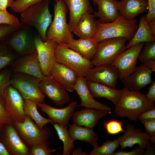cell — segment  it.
Returning a JSON list of instances; mask_svg holds the SVG:
<instances>
[{"label": "cell", "mask_w": 155, "mask_h": 155, "mask_svg": "<svg viewBox=\"0 0 155 155\" xmlns=\"http://www.w3.org/2000/svg\"><path fill=\"white\" fill-rule=\"evenodd\" d=\"M123 121H119L115 119L109 120L104 121L103 125L106 132L111 135L116 134L120 132L124 133L126 131L122 128Z\"/></svg>", "instance_id": "cell-37"}, {"label": "cell", "mask_w": 155, "mask_h": 155, "mask_svg": "<svg viewBox=\"0 0 155 155\" xmlns=\"http://www.w3.org/2000/svg\"><path fill=\"white\" fill-rule=\"evenodd\" d=\"M144 44L140 43L126 49L111 63L117 69L120 79L129 75L136 67L137 60Z\"/></svg>", "instance_id": "cell-12"}, {"label": "cell", "mask_w": 155, "mask_h": 155, "mask_svg": "<svg viewBox=\"0 0 155 155\" xmlns=\"http://www.w3.org/2000/svg\"><path fill=\"white\" fill-rule=\"evenodd\" d=\"M32 27L23 24L4 40L9 49L18 58L36 52Z\"/></svg>", "instance_id": "cell-5"}, {"label": "cell", "mask_w": 155, "mask_h": 155, "mask_svg": "<svg viewBox=\"0 0 155 155\" xmlns=\"http://www.w3.org/2000/svg\"><path fill=\"white\" fill-rule=\"evenodd\" d=\"M37 106L46 114L52 124L57 123L63 125H67L72 117L77 105L75 101H72L66 107L58 108L51 106L44 103H36Z\"/></svg>", "instance_id": "cell-18"}, {"label": "cell", "mask_w": 155, "mask_h": 155, "mask_svg": "<svg viewBox=\"0 0 155 155\" xmlns=\"http://www.w3.org/2000/svg\"><path fill=\"white\" fill-rule=\"evenodd\" d=\"M49 1H42L35 4L20 13L21 22L34 27L42 40H46V33L52 23V15L49 9Z\"/></svg>", "instance_id": "cell-2"}, {"label": "cell", "mask_w": 155, "mask_h": 155, "mask_svg": "<svg viewBox=\"0 0 155 155\" xmlns=\"http://www.w3.org/2000/svg\"><path fill=\"white\" fill-rule=\"evenodd\" d=\"M143 16L140 18L137 29L133 37L125 46L126 49L138 43L155 41V38L152 35L145 18Z\"/></svg>", "instance_id": "cell-30"}, {"label": "cell", "mask_w": 155, "mask_h": 155, "mask_svg": "<svg viewBox=\"0 0 155 155\" xmlns=\"http://www.w3.org/2000/svg\"><path fill=\"white\" fill-rule=\"evenodd\" d=\"M93 1L94 2V4L95 5L96 4V0H93Z\"/></svg>", "instance_id": "cell-54"}, {"label": "cell", "mask_w": 155, "mask_h": 155, "mask_svg": "<svg viewBox=\"0 0 155 155\" xmlns=\"http://www.w3.org/2000/svg\"><path fill=\"white\" fill-rule=\"evenodd\" d=\"M148 92L145 95L148 101L153 103L155 100V81H152L148 88Z\"/></svg>", "instance_id": "cell-47"}, {"label": "cell", "mask_w": 155, "mask_h": 155, "mask_svg": "<svg viewBox=\"0 0 155 155\" xmlns=\"http://www.w3.org/2000/svg\"><path fill=\"white\" fill-rule=\"evenodd\" d=\"M145 152L144 149L136 147L130 151L126 152L122 150H119L114 152L112 155H142L144 154Z\"/></svg>", "instance_id": "cell-45"}, {"label": "cell", "mask_w": 155, "mask_h": 155, "mask_svg": "<svg viewBox=\"0 0 155 155\" xmlns=\"http://www.w3.org/2000/svg\"><path fill=\"white\" fill-rule=\"evenodd\" d=\"M69 11V30L72 32L78 22L84 14H91L93 10L89 0H64Z\"/></svg>", "instance_id": "cell-23"}, {"label": "cell", "mask_w": 155, "mask_h": 155, "mask_svg": "<svg viewBox=\"0 0 155 155\" xmlns=\"http://www.w3.org/2000/svg\"><path fill=\"white\" fill-rule=\"evenodd\" d=\"M39 86L44 95L58 106H62L70 100L69 94L49 75L40 80Z\"/></svg>", "instance_id": "cell-16"}, {"label": "cell", "mask_w": 155, "mask_h": 155, "mask_svg": "<svg viewBox=\"0 0 155 155\" xmlns=\"http://www.w3.org/2000/svg\"><path fill=\"white\" fill-rule=\"evenodd\" d=\"M40 79L21 73H12L10 84L19 92L24 99L44 103L45 95L39 86Z\"/></svg>", "instance_id": "cell-9"}, {"label": "cell", "mask_w": 155, "mask_h": 155, "mask_svg": "<svg viewBox=\"0 0 155 155\" xmlns=\"http://www.w3.org/2000/svg\"><path fill=\"white\" fill-rule=\"evenodd\" d=\"M128 39L122 37L103 40L98 43L97 51L91 62L94 67L110 64L126 49Z\"/></svg>", "instance_id": "cell-6"}, {"label": "cell", "mask_w": 155, "mask_h": 155, "mask_svg": "<svg viewBox=\"0 0 155 155\" xmlns=\"http://www.w3.org/2000/svg\"><path fill=\"white\" fill-rule=\"evenodd\" d=\"M8 67L12 73H24L40 80L44 76L37 52L18 58Z\"/></svg>", "instance_id": "cell-15"}, {"label": "cell", "mask_w": 155, "mask_h": 155, "mask_svg": "<svg viewBox=\"0 0 155 155\" xmlns=\"http://www.w3.org/2000/svg\"><path fill=\"white\" fill-rule=\"evenodd\" d=\"M49 75L65 90L71 92L74 90L78 76L71 69L55 62L50 69Z\"/></svg>", "instance_id": "cell-17"}, {"label": "cell", "mask_w": 155, "mask_h": 155, "mask_svg": "<svg viewBox=\"0 0 155 155\" xmlns=\"http://www.w3.org/2000/svg\"><path fill=\"white\" fill-rule=\"evenodd\" d=\"M121 91V97L114 109L115 114L120 117L136 122L141 113L155 107L140 91H131L126 87Z\"/></svg>", "instance_id": "cell-1"}, {"label": "cell", "mask_w": 155, "mask_h": 155, "mask_svg": "<svg viewBox=\"0 0 155 155\" xmlns=\"http://www.w3.org/2000/svg\"><path fill=\"white\" fill-rule=\"evenodd\" d=\"M0 24H5L13 26H18L23 24L18 18L9 13L7 10H0Z\"/></svg>", "instance_id": "cell-39"}, {"label": "cell", "mask_w": 155, "mask_h": 155, "mask_svg": "<svg viewBox=\"0 0 155 155\" xmlns=\"http://www.w3.org/2000/svg\"><path fill=\"white\" fill-rule=\"evenodd\" d=\"M108 111L106 110L86 108L74 112L72 117L73 123L93 129L98 122L106 116Z\"/></svg>", "instance_id": "cell-21"}, {"label": "cell", "mask_w": 155, "mask_h": 155, "mask_svg": "<svg viewBox=\"0 0 155 155\" xmlns=\"http://www.w3.org/2000/svg\"><path fill=\"white\" fill-rule=\"evenodd\" d=\"M0 142L10 155H29V148L21 140L13 124L5 125L0 129Z\"/></svg>", "instance_id": "cell-11"}, {"label": "cell", "mask_w": 155, "mask_h": 155, "mask_svg": "<svg viewBox=\"0 0 155 155\" xmlns=\"http://www.w3.org/2000/svg\"><path fill=\"white\" fill-rule=\"evenodd\" d=\"M148 11L145 16L147 23L155 18V0H147Z\"/></svg>", "instance_id": "cell-44"}, {"label": "cell", "mask_w": 155, "mask_h": 155, "mask_svg": "<svg viewBox=\"0 0 155 155\" xmlns=\"http://www.w3.org/2000/svg\"><path fill=\"white\" fill-rule=\"evenodd\" d=\"M119 77L117 69L111 64L90 68L84 77L87 81L113 88L115 87Z\"/></svg>", "instance_id": "cell-14"}, {"label": "cell", "mask_w": 155, "mask_h": 155, "mask_svg": "<svg viewBox=\"0 0 155 155\" xmlns=\"http://www.w3.org/2000/svg\"><path fill=\"white\" fill-rule=\"evenodd\" d=\"M34 42L42 74L44 76L49 75L50 69L55 62L54 52L58 44L51 39L43 41L38 34L35 35Z\"/></svg>", "instance_id": "cell-13"}, {"label": "cell", "mask_w": 155, "mask_h": 155, "mask_svg": "<svg viewBox=\"0 0 155 155\" xmlns=\"http://www.w3.org/2000/svg\"><path fill=\"white\" fill-rule=\"evenodd\" d=\"M150 144L149 143L146 150L145 151L144 154V155H155V152L154 149L155 148V145H153L150 146Z\"/></svg>", "instance_id": "cell-52"}, {"label": "cell", "mask_w": 155, "mask_h": 155, "mask_svg": "<svg viewBox=\"0 0 155 155\" xmlns=\"http://www.w3.org/2000/svg\"><path fill=\"white\" fill-rule=\"evenodd\" d=\"M118 140H107L100 146L94 148L88 155H112L119 146Z\"/></svg>", "instance_id": "cell-34"}, {"label": "cell", "mask_w": 155, "mask_h": 155, "mask_svg": "<svg viewBox=\"0 0 155 155\" xmlns=\"http://www.w3.org/2000/svg\"><path fill=\"white\" fill-rule=\"evenodd\" d=\"M68 132L72 140L74 142L79 140L92 145L93 148L97 146L98 136L93 129L69 124Z\"/></svg>", "instance_id": "cell-29"}, {"label": "cell", "mask_w": 155, "mask_h": 155, "mask_svg": "<svg viewBox=\"0 0 155 155\" xmlns=\"http://www.w3.org/2000/svg\"><path fill=\"white\" fill-rule=\"evenodd\" d=\"M59 138L63 143V151L62 155H70L74 148V142L71 139L67 129V125H63L55 123L52 124Z\"/></svg>", "instance_id": "cell-32"}, {"label": "cell", "mask_w": 155, "mask_h": 155, "mask_svg": "<svg viewBox=\"0 0 155 155\" xmlns=\"http://www.w3.org/2000/svg\"><path fill=\"white\" fill-rule=\"evenodd\" d=\"M137 22L136 19L126 20L119 13L118 18L113 22L102 24L97 21L98 31L93 39L98 44L104 39L118 37L126 38L129 42L137 29Z\"/></svg>", "instance_id": "cell-4"}, {"label": "cell", "mask_w": 155, "mask_h": 155, "mask_svg": "<svg viewBox=\"0 0 155 155\" xmlns=\"http://www.w3.org/2000/svg\"><path fill=\"white\" fill-rule=\"evenodd\" d=\"M152 72L143 65L136 67L128 76L121 80L125 87L130 90L140 91L152 82L151 79Z\"/></svg>", "instance_id": "cell-19"}, {"label": "cell", "mask_w": 155, "mask_h": 155, "mask_svg": "<svg viewBox=\"0 0 155 155\" xmlns=\"http://www.w3.org/2000/svg\"><path fill=\"white\" fill-rule=\"evenodd\" d=\"M67 8L64 0H56L54 5V17L46 33V39L53 40L58 44L66 45L73 39L67 22Z\"/></svg>", "instance_id": "cell-3"}, {"label": "cell", "mask_w": 155, "mask_h": 155, "mask_svg": "<svg viewBox=\"0 0 155 155\" xmlns=\"http://www.w3.org/2000/svg\"><path fill=\"white\" fill-rule=\"evenodd\" d=\"M0 155H10L4 146L0 142Z\"/></svg>", "instance_id": "cell-53"}, {"label": "cell", "mask_w": 155, "mask_h": 155, "mask_svg": "<svg viewBox=\"0 0 155 155\" xmlns=\"http://www.w3.org/2000/svg\"><path fill=\"white\" fill-rule=\"evenodd\" d=\"M57 149L44 144H38L29 147V155H51Z\"/></svg>", "instance_id": "cell-38"}, {"label": "cell", "mask_w": 155, "mask_h": 155, "mask_svg": "<svg viewBox=\"0 0 155 155\" xmlns=\"http://www.w3.org/2000/svg\"><path fill=\"white\" fill-rule=\"evenodd\" d=\"M97 31V21L94 15L85 13L80 18L72 32L80 38L93 39Z\"/></svg>", "instance_id": "cell-25"}, {"label": "cell", "mask_w": 155, "mask_h": 155, "mask_svg": "<svg viewBox=\"0 0 155 155\" xmlns=\"http://www.w3.org/2000/svg\"><path fill=\"white\" fill-rule=\"evenodd\" d=\"M13 1V0H0V10H7V8L10 7Z\"/></svg>", "instance_id": "cell-48"}, {"label": "cell", "mask_w": 155, "mask_h": 155, "mask_svg": "<svg viewBox=\"0 0 155 155\" xmlns=\"http://www.w3.org/2000/svg\"><path fill=\"white\" fill-rule=\"evenodd\" d=\"M126 132L117 139L122 149L126 147H132L135 144L142 149H146L150 143V137L145 133H143L140 128L136 129L133 125L128 124Z\"/></svg>", "instance_id": "cell-20"}, {"label": "cell", "mask_w": 155, "mask_h": 155, "mask_svg": "<svg viewBox=\"0 0 155 155\" xmlns=\"http://www.w3.org/2000/svg\"><path fill=\"white\" fill-rule=\"evenodd\" d=\"M12 74L8 67L0 71V96H3L5 88L10 84Z\"/></svg>", "instance_id": "cell-40"}, {"label": "cell", "mask_w": 155, "mask_h": 155, "mask_svg": "<svg viewBox=\"0 0 155 155\" xmlns=\"http://www.w3.org/2000/svg\"><path fill=\"white\" fill-rule=\"evenodd\" d=\"M23 108L25 115L29 116L34 120L41 129H42L47 123H51L50 120L44 117L39 113L36 103L34 101L24 99Z\"/></svg>", "instance_id": "cell-31"}, {"label": "cell", "mask_w": 155, "mask_h": 155, "mask_svg": "<svg viewBox=\"0 0 155 155\" xmlns=\"http://www.w3.org/2000/svg\"><path fill=\"white\" fill-rule=\"evenodd\" d=\"M147 24L152 36L155 38V18L149 21Z\"/></svg>", "instance_id": "cell-50"}, {"label": "cell", "mask_w": 155, "mask_h": 155, "mask_svg": "<svg viewBox=\"0 0 155 155\" xmlns=\"http://www.w3.org/2000/svg\"><path fill=\"white\" fill-rule=\"evenodd\" d=\"M138 59L142 63L150 59L155 60V42H145Z\"/></svg>", "instance_id": "cell-35"}, {"label": "cell", "mask_w": 155, "mask_h": 155, "mask_svg": "<svg viewBox=\"0 0 155 155\" xmlns=\"http://www.w3.org/2000/svg\"><path fill=\"white\" fill-rule=\"evenodd\" d=\"M87 81L84 77L78 76L76 85L74 87L75 90L79 96L81 100L80 104L76 107L84 106L86 108L97 110H106L109 111L111 108L108 106L96 100L90 92L86 84Z\"/></svg>", "instance_id": "cell-22"}, {"label": "cell", "mask_w": 155, "mask_h": 155, "mask_svg": "<svg viewBox=\"0 0 155 155\" xmlns=\"http://www.w3.org/2000/svg\"><path fill=\"white\" fill-rule=\"evenodd\" d=\"M71 153L72 155H88V154L87 152H83L81 148L73 149Z\"/></svg>", "instance_id": "cell-51"}, {"label": "cell", "mask_w": 155, "mask_h": 155, "mask_svg": "<svg viewBox=\"0 0 155 155\" xmlns=\"http://www.w3.org/2000/svg\"><path fill=\"white\" fill-rule=\"evenodd\" d=\"M5 108L14 122L24 121L25 115L23 108L24 99L19 92L10 84L3 94Z\"/></svg>", "instance_id": "cell-10"}, {"label": "cell", "mask_w": 155, "mask_h": 155, "mask_svg": "<svg viewBox=\"0 0 155 155\" xmlns=\"http://www.w3.org/2000/svg\"><path fill=\"white\" fill-rule=\"evenodd\" d=\"M18 58L7 46L4 40L0 42V71Z\"/></svg>", "instance_id": "cell-33"}, {"label": "cell", "mask_w": 155, "mask_h": 155, "mask_svg": "<svg viewBox=\"0 0 155 155\" xmlns=\"http://www.w3.org/2000/svg\"><path fill=\"white\" fill-rule=\"evenodd\" d=\"M54 57L55 62L71 69L78 76L84 77L89 69L94 67L90 61L83 57L65 45L57 44Z\"/></svg>", "instance_id": "cell-8"}, {"label": "cell", "mask_w": 155, "mask_h": 155, "mask_svg": "<svg viewBox=\"0 0 155 155\" xmlns=\"http://www.w3.org/2000/svg\"><path fill=\"white\" fill-rule=\"evenodd\" d=\"M143 65L150 69L152 72L155 71V61L153 59H150L144 62Z\"/></svg>", "instance_id": "cell-49"}, {"label": "cell", "mask_w": 155, "mask_h": 155, "mask_svg": "<svg viewBox=\"0 0 155 155\" xmlns=\"http://www.w3.org/2000/svg\"><path fill=\"white\" fill-rule=\"evenodd\" d=\"M145 127V132L150 137L155 136V119L141 121Z\"/></svg>", "instance_id": "cell-43"}, {"label": "cell", "mask_w": 155, "mask_h": 155, "mask_svg": "<svg viewBox=\"0 0 155 155\" xmlns=\"http://www.w3.org/2000/svg\"><path fill=\"white\" fill-rule=\"evenodd\" d=\"M13 125L21 140L28 147L40 144L50 145L48 140L51 135L50 128L44 126L41 129L29 116L25 115L23 122H14Z\"/></svg>", "instance_id": "cell-7"}, {"label": "cell", "mask_w": 155, "mask_h": 155, "mask_svg": "<svg viewBox=\"0 0 155 155\" xmlns=\"http://www.w3.org/2000/svg\"><path fill=\"white\" fill-rule=\"evenodd\" d=\"M98 11L94 16L98 17L99 23L105 24L113 22L119 14V1L117 0H96Z\"/></svg>", "instance_id": "cell-24"}, {"label": "cell", "mask_w": 155, "mask_h": 155, "mask_svg": "<svg viewBox=\"0 0 155 155\" xmlns=\"http://www.w3.org/2000/svg\"><path fill=\"white\" fill-rule=\"evenodd\" d=\"M87 85L91 94L94 97L104 98L109 100L116 105L121 96V90L115 88L102 84L87 81Z\"/></svg>", "instance_id": "cell-27"}, {"label": "cell", "mask_w": 155, "mask_h": 155, "mask_svg": "<svg viewBox=\"0 0 155 155\" xmlns=\"http://www.w3.org/2000/svg\"><path fill=\"white\" fill-rule=\"evenodd\" d=\"M149 119H155V107L142 113L138 118V120L140 121Z\"/></svg>", "instance_id": "cell-46"}, {"label": "cell", "mask_w": 155, "mask_h": 155, "mask_svg": "<svg viewBox=\"0 0 155 155\" xmlns=\"http://www.w3.org/2000/svg\"><path fill=\"white\" fill-rule=\"evenodd\" d=\"M65 45L91 61L97 51L98 44L93 39L80 38L76 40L74 39Z\"/></svg>", "instance_id": "cell-28"}, {"label": "cell", "mask_w": 155, "mask_h": 155, "mask_svg": "<svg viewBox=\"0 0 155 155\" xmlns=\"http://www.w3.org/2000/svg\"><path fill=\"white\" fill-rule=\"evenodd\" d=\"M45 1H52L55 2L56 0H16L13 1L10 7L14 12L21 13L31 6Z\"/></svg>", "instance_id": "cell-36"}, {"label": "cell", "mask_w": 155, "mask_h": 155, "mask_svg": "<svg viewBox=\"0 0 155 155\" xmlns=\"http://www.w3.org/2000/svg\"><path fill=\"white\" fill-rule=\"evenodd\" d=\"M13 123L5 108L3 96H0V129L5 125L13 124Z\"/></svg>", "instance_id": "cell-41"}, {"label": "cell", "mask_w": 155, "mask_h": 155, "mask_svg": "<svg viewBox=\"0 0 155 155\" xmlns=\"http://www.w3.org/2000/svg\"><path fill=\"white\" fill-rule=\"evenodd\" d=\"M147 10L146 0H121L119 1V13L127 20L135 19L137 16Z\"/></svg>", "instance_id": "cell-26"}, {"label": "cell", "mask_w": 155, "mask_h": 155, "mask_svg": "<svg viewBox=\"0 0 155 155\" xmlns=\"http://www.w3.org/2000/svg\"><path fill=\"white\" fill-rule=\"evenodd\" d=\"M23 24L13 26L5 24H0V42L4 40L11 33L20 28Z\"/></svg>", "instance_id": "cell-42"}]
</instances>
